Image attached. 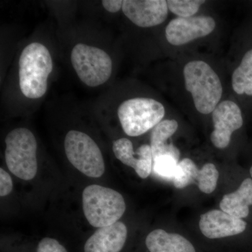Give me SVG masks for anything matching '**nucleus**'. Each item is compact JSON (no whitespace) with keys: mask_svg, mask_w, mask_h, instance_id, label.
<instances>
[{"mask_svg":"<svg viewBox=\"0 0 252 252\" xmlns=\"http://www.w3.org/2000/svg\"><path fill=\"white\" fill-rule=\"evenodd\" d=\"M205 1L200 0H168L167 1L168 9L179 17H192L198 12L200 6Z\"/></svg>","mask_w":252,"mask_h":252,"instance_id":"6ab92c4d","label":"nucleus"},{"mask_svg":"<svg viewBox=\"0 0 252 252\" xmlns=\"http://www.w3.org/2000/svg\"><path fill=\"white\" fill-rule=\"evenodd\" d=\"M215 20L210 16L179 17L172 20L167 25L165 35L170 44L181 46L208 35L215 30Z\"/></svg>","mask_w":252,"mask_h":252,"instance_id":"6e6552de","label":"nucleus"},{"mask_svg":"<svg viewBox=\"0 0 252 252\" xmlns=\"http://www.w3.org/2000/svg\"><path fill=\"white\" fill-rule=\"evenodd\" d=\"M13 189L11 177L2 168L0 169V195L6 196L11 193Z\"/></svg>","mask_w":252,"mask_h":252,"instance_id":"4be33fe9","label":"nucleus"},{"mask_svg":"<svg viewBox=\"0 0 252 252\" xmlns=\"http://www.w3.org/2000/svg\"><path fill=\"white\" fill-rule=\"evenodd\" d=\"M185 86L195 108L203 114L213 112L221 98V83L216 72L202 61H190L184 69Z\"/></svg>","mask_w":252,"mask_h":252,"instance_id":"f03ea898","label":"nucleus"},{"mask_svg":"<svg viewBox=\"0 0 252 252\" xmlns=\"http://www.w3.org/2000/svg\"><path fill=\"white\" fill-rule=\"evenodd\" d=\"M64 151L73 166L84 175L94 178L103 175L105 165L102 152L87 134L77 130L68 132L64 139Z\"/></svg>","mask_w":252,"mask_h":252,"instance_id":"0eeeda50","label":"nucleus"},{"mask_svg":"<svg viewBox=\"0 0 252 252\" xmlns=\"http://www.w3.org/2000/svg\"><path fill=\"white\" fill-rule=\"evenodd\" d=\"M36 252H67V250L55 239L45 238L38 244Z\"/></svg>","mask_w":252,"mask_h":252,"instance_id":"412c9836","label":"nucleus"},{"mask_svg":"<svg viewBox=\"0 0 252 252\" xmlns=\"http://www.w3.org/2000/svg\"><path fill=\"white\" fill-rule=\"evenodd\" d=\"M53 67L52 58L45 46L33 42L26 46L19 60V84L23 94L31 99L44 96Z\"/></svg>","mask_w":252,"mask_h":252,"instance_id":"f257e3e1","label":"nucleus"},{"mask_svg":"<svg viewBox=\"0 0 252 252\" xmlns=\"http://www.w3.org/2000/svg\"><path fill=\"white\" fill-rule=\"evenodd\" d=\"M5 160L11 173L23 180L34 178L38 170L37 143L34 134L25 127L11 131L6 139Z\"/></svg>","mask_w":252,"mask_h":252,"instance_id":"20e7f679","label":"nucleus"},{"mask_svg":"<svg viewBox=\"0 0 252 252\" xmlns=\"http://www.w3.org/2000/svg\"><path fill=\"white\" fill-rule=\"evenodd\" d=\"M83 210L86 220L93 226L102 228L116 223L126 211L122 194L112 189L93 185L82 194Z\"/></svg>","mask_w":252,"mask_h":252,"instance_id":"7ed1b4c3","label":"nucleus"},{"mask_svg":"<svg viewBox=\"0 0 252 252\" xmlns=\"http://www.w3.org/2000/svg\"><path fill=\"white\" fill-rule=\"evenodd\" d=\"M218 179L219 172L214 164H205L199 170L193 160L184 158L179 162L178 170L172 181L177 189H185L195 184L202 192L210 194L216 189Z\"/></svg>","mask_w":252,"mask_h":252,"instance_id":"9d476101","label":"nucleus"},{"mask_svg":"<svg viewBox=\"0 0 252 252\" xmlns=\"http://www.w3.org/2000/svg\"><path fill=\"white\" fill-rule=\"evenodd\" d=\"M179 162L172 156H161L154 159L153 170L160 177L173 180L178 170Z\"/></svg>","mask_w":252,"mask_h":252,"instance_id":"aec40b11","label":"nucleus"},{"mask_svg":"<svg viewBox=\"0 0 252 252\" xmlns=\"http://www.w3.org/2000/svg\"><path fill=\"white\" fill-rule=\"evenodd\" d=\"M146 245L150 252H195L191 243L185 237L154 230L147 235Z\"/></svg>","mask_w":252,"mask_h":252,"instance_id":"dca6fc26","label":"nucleus"},{"mask_svg":"<svg viewBox=\"0 0 252 252\" xmlns=\"http://www.w3.org/2000/svg\"><path fill=\"white\" fill-rule=\"evenodd\" d=\"M165 111L160 102L152 98L127 99L118 109V117L126 135L137 137L162 122Z\"/></svg>","mask_w":252,"mask_h":252,"instance_id":"39448f33","label":"nucleus"},{"mask_svg":"<svg viewBox=\"0 0 252 252\" xmlns=\"http://www.w3.org/2000/svg\"><path fill=\"white\" fill-rule=\"evenodd\" d=\"M71 62L80 80L89 87L102 85L112 75L110 56L94 46L77 44L71 53Z\"/></svg>","mask_w":252,"mask_h":252,"instance_id":"423d86ee","label":"nucleus"},{"mask_svg":"<svg viewBox=\"0 0 252 252\" xmlns=\"http://www.w3.org/2000/svg\"><path fill=\"white\" fill-rule=\"evenodd\" d=\"M212 121L215 130L210 138L214 146L218 149L228 147L233 132L243 125L240 107L230 100L223 101L217 105L212 112Z\"/></svg>","mask_w":252,"mask_h":252,"instance_id":"1a4fd4ad","label":"nucleus"},{"mask_svg":"<svg viewBox=\"0 0 252 252\" xmlns=\"http://www.w3.org/2000/svg\"><path fill=\"white\" fill-rule=\"evenodd\" d=\"M199 226L207 238L219 239L240 234L246 229L247 223L222 210H213L200 216Z\"/></svg>","mask_w":252,"mask_h":252,"instance_id":"f8f14e48","label":"nucleus"},{"mask_svg":"<svg viewBox=\"0 0 252 252\" xmlns=\"http://www.w3.org/2000/svg\"><path fill=\"white\" fill-rule=\"evenodd\" d=\"M127 235V227L122 222L99 228L88 239L84 252H120L125 245Z\"/></svg>","mask_w":252,"mask_h":252,"instance_id":"4468645a","label":"nucleus"},{"mask_svg":"<svg viewBox=\"0 0 252 252\" xmlns=\"http://www.w3.org/2000/svg\"><path fill=\"white\" fill-rule=\"evenodd\" d=\"M114 155L124 165L132 167L142 179H146L153 169V154L149 144H143L133 150L132 142L127 138H121L113 144Z\"/></svg>","mask_w":252,"mask_h":252,"instance_id":"ddd939ff","label":"nucleus"},{"mask_svg":"<svg viewBox=\"0 0 252 252\" xmlns=\"http://www.w3.org/2000/svg\"><path fill=\"white\" fill-rule=\"evenodd\" d=\"M233 90L239 94L252 96V49L244 56L232 76Z\"/></svg>","mask_w":252,"mask_h":252,"instance_id":"a211bd4d","label":"nucleus"},{"mask_svg":"<svg viewBox=\"0 0 252 252\" xmlns=\"http://www.w3.org/2000/svg\"><path fill=\"white\" fill-rule=\"evenodd\" d=\"M124 1L122 0H104L102 1V6L106 11L110 13H117L122 9Z\"/></svg>","mask_w":252,"mask_h":252,"instance_id":"5701e85b","label":"nucleus"},{"mask_svg":"<svg viewBox=\"0 0 252 252\" xmlns=\"http://www.w3.org/2000/svg\"><path fill=\"white\" fill-rule=\"evenodd\" d=\"M122 10L131 22L141 28L158 26L165 21L168 14L165 0H125Z\"/></svg>","mask_w":252,"mask_h":252,"instance_id":"9b49d317","label":"nucleus"},{"mask_svg":"<svg viewBox=\"0 0 252 252\" xmlns=\"http://www.w3.org/2000/svg\"><path fill=\"white\" fill-rule=\"evenodd\" d=\"M252 205V179L243 181L238 190L226 194L220 202L222 211L238 219L246 218Z\"/></svg>","mask_w":252,"mask_h":252,"instance_id":"f3484780","label":"nucleus"},{"mask_svg":"<svg viewBox=\"0 0 252 252\" xmlns=\"http://www.w3.org/2000/svg\"><path fill=\"white\" fill-rule=\"evenodd\" d=\"M177 129L178 123L174 119L162 121L152 129L150 147L154 159L161 156L170 155L180 160V150L170 141Z\"/></svg>","mask_w":252,"mask_h":252,"instance_id":"2eb2a0df","label":"nucleus"},{"mask_svg":"<svg viewBox=\"0 0 252 252\" xmlns=\"http://www.w3.org/2000/svg\"><path fill=\"white\" fill-rule=\"evenodd\" d=\"M250 175H251L252 179V166L251 168H250Z\"/></svg>","mask_w":252,"mask_h":252,"instance_id":"b1692460","label":"nucleus"}]
</instances>
